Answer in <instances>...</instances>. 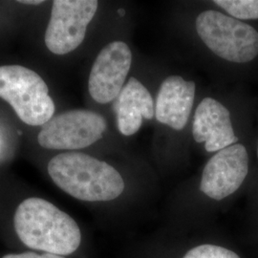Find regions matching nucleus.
Returning <instances> with one entry per match:
<instances>
[{
    "instance_id": "nucleus-12",
    "label": "nucleus",
    "mask_w": 258,
    "mask_h": 258,
    "mask_svg": "<svg viewBox=\"0 0 258 258\" xmlns=\"http://www.w3.org/2000/svg\"><path fill=\"white\" fill-rule=\"evenodd\" d=\"M214 3L233 19H258V0H216Z\"/></svg>"
},
{
    "instance_id": "nucleus-16",
    "label": "nucleus",
    "mask_w": 258,
    "mask_h": 258,
    "mask_svg": "<svg viewBox=\"0 0 258 258\" xmlns=\"http://www.w3.org/2000/svg\"><path fill=\"white\" fill-rule=\"evenodd\" d=\"M257 157H258V145H257Z\"/></svg>"
},
{
    "instance_id": "nucleus-9",
    "label": "nucleus",
    "mask_w": 258,
    "mask_h": 258,
    "mask_svg": "<svg viewBox=\"0 0 258 258\" xmlns=\"http://www.w3.org/2000/svg\"><path fill=\"white\" fill-rule=\"evenodd\" d=\"M192 135L197 143H205L208 152L219 151L238 141L232 127L230 111L212 98H205L197 106Z\"/></svg>"
},
{
    "instance_id": "nucleus-3",
    "label": "nucleus",
    "mask_w": 258,
    "mask_h": 258,
    "mask_svg": "<svg viewBox=\"0 0 258 258\" xmlns=\"http://www.w3.org/2000/svg\"><path fill=\"white\" fill-rule=\"evenodd\" d=\"M0 98L32 126L44 125L55 113V103L43 79L21 65L0 66Z\"/></svg>"
},
{
    "instance_id": "nucleus-13",
    "label": "nucleus",
    "mask_w": 258,
    "mask_h": 258,
    "mask_svg": "<svg viewBox=\"0 0 258 258\" xmlns=\"http://www.w3.org/2000/svg\"><path fill=\"white\" fill-rule=\"evenodd\" d=\"M183 258H240V256L231 249L205 244L189 249Z\"/></svg>"
},
{
    "instance_id": "nucleus-8",
    "label": "nucleus",
    "mask_w": 258,
    "mask_h": 258,
    "mask_svg": "<svg viewBox=\"0 0 258 258\" xmlns=\"http://www.w3.org/2000/svg\"><path fill=\"white\" fill-rule=\"evenodd\" d=\"M132 63V53L123 41H113L102 49L92 66L88 89L95 102L108 103L118 98Z\"/></svg>"
},
{
    "instance_id": "nucleus-2",
    "label": "nucleus",
    "mask_w": 258,
    "mask_h": 258,
    "mask_svg": "<svg viewBox=\"0 0 258 258\" xmlns=\"http://www.w3.org/2000/svg\"><path fill=\"white\" fill-rule=\"evenodd\" d=\"M48 173L59 188L82 201H111L124 189L123 179L113 166L82 152L52 158Z\"/></svg>"
},
{
    "instance_id": "nucleus-5",
    "label": "nucleus",
    "mask_w": 258,
    "mask_h": 258,
    "mask_svg": "<svg viewBox=\"0 0 258 258\" xmlns=\"http://www.w3.org/2000/svg\"><path fill=\"white\" fill-rule=\"evenodd\" d=\"M106 126L104 118L94 111H66L42 125L37 142L47 149H82L102 138Z\"/></svg>"
},
{
    "instance_id": "nucleus-4",
    "label": "nucleus",
    "mask_w": 258,
    "mask_h": 258,
    "mask_svg": "<svg viewBox=\"0 0 258 258\" xmlns=\"http://www.w3.org/2000/svg\"><path fill=\"white\" fill-rule=\"evenodd\" d=\"M196 30L207 47L223 59L246 63L257 56V31L238 19L205 11L196 19Z\"/></svg>"
},
{
    "instance_id": "nucleus-1",
    "label": "nucleus",
    "mask_w": 258,
    "mask_h": 258,
    "mask_svg": "<svg viewBox=\"0 0 258 258\" xmlns=\"http://www.w3.org/2000/svg\"><path fill=\"white\" fill-rule=\"evenodd\" d=\"M14 224L19 239L31 249L64 256L81 245L82 233L74 219L41 198L19 204Z\"/></svg>"
},
{
    "instance_id": "nucleus-10",
    "label": "nucleus",
    "mask_w": 258,
    "mask_h": 258,
    "mask_svg": "<svg viewBox=\"0 0 258 258\" xmlns=\"http://www.w3.org/2000/svg\"><path fill=\"white\" fill-rule=\"evenodd\" d=\"M195 83L180 76H169L163 82L157 96L155 116L160 122L175 130L187 123L194 106Z\"/></svg>"
},
{
    "instance_id": "nucleus-14",
    "label": "nucleus",
    "mask_w": 258,
    "mask_h": 258,
    "mask_svg": "<svg viewBox=\"0 0 258 258\" xmlns=\"http://www.w3.org/2000/svg\"><path fill=\"white\" fill-rule=\"evenodd\" d=\"M2 258H65L62 255H57L54 253H49V252H44L42 254H38L36 252L28 251V252H22V253H12V254H7Z\"/></svg>"
},
{
    "instance_id": "nucleus-6",
    "label": "nucleus",
    "mask_w": 258,
    "mask_h": 258,
    "mask_svg": "<svg viewBox=\"0 0 258 258\" xmlns=\"http://www.w3.org/2000/svg\"><path fill=\"white\" fill-rule=\"evenodd\" d=\"M98 6L96 0H55L44 37L50 52L66 55L80 46Z\"/></svg>"
},
{
    "instance_id": "nucleus-15",
    "label": "nucleus",
    "mask_w": 258,
    "mask_h": 258,
    "mask_svg": "<svg viewBox=\"0 0 258 258\" xmlns=\"http://www.w3.org/2000/svg\"><path fill=\"white\" fill-rule=\"evenodd\" d=\"M19 3H21V4H27V5H38V4H41V3H43V1L42 0H27V1H25V0H23V1H19Z\"/></svg>"
},
{
    "instance_id": "nucleus-11",
    "label": "nucleus",
    "mask_w": 258,
    "mask_h": 258,
    "mask_svg": "<svg viewBox=\"0 0 258 258\" xmlns=\"http://www.w3.org/2000/svg\"><path fill=\"white\" fill-rule=\"evenodd\" d=\"M118 128L124 136L137 133L143 120L154 116V103L145 85L135 78H130L121 89L115 104Z\"/></svg>"
},
{
    "instance_id": "nucleus-7",
    "label": "nucleus",
    "mask_w": 258,
    "mask_h": 258,
    "mask_svg": "<svg viewBox=\"0 0 258 258\" xmlns=\"http://www.w3.org/2000/svg\"><path fill=\"white\" fill-rule=\"evenodd\" d=\"M249 171V155L241 144L217 151L204 168L200 189L213 200L220 201L234 194Z\"/></svg>"
}]
</instances>
